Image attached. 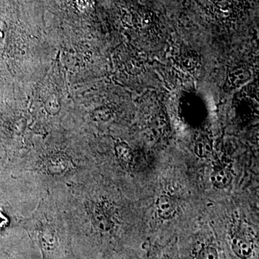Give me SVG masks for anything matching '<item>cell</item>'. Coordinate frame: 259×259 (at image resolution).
<instances>
[{
    "label": "cell",
    "instance_id": "cell-6",
    "mask_svg": "<svg viewBox=\"0 0 259 259\" xmlns=\"http://www.w3.org/2000/svg\"><path fill=\"white\" fill-rule=\"evenodd\" d=\"M116 153L117 156L124 161H128L131 159V149L125 144H120L116 146Z\"/></svg>",
    "mask_w": 259,
    "mask_h": 259
},
{
    "label": "cell",
    "instance_id": "cell-4",
    "mask_svg": "<svg viewBox=\"0 0 259 259\" xmlns=\"http://www.w3.org/2000/svg\"><path fill=\"white\" fill-rule=\"evenodd\" d=\"M194 153L199 158L209 157L212 153V145L207 139H199L194 146Z\"/></svg>",
    "mask_w": 259,
    "mask_h": 259
},
{
    "label": "cell",
    "instance_id": "cell-7",
    "mask_svg": "<svg viewBox=\"0 0 259 259\" xmlns=\"http://www.w3.org/2000/svg\"><path fill=\"white\" fill-rule=\"evenodd\" d=\"M161 259H171L168 255H164Z\"/></svg>",
    "mask_w": 259,
    "mask_h": 259
},
{
    "label": "cell",
    "instance_id": "cell-3",
    "mask_svg": "<svg viewBox=\"0 0 259 259\" xmlns=\"http://www.w3.org/2000/svg\"><path fill=\"white\" fill-rule=\"evenodd\" d=\"M210 180L215 188L223 190L231 185L233 176L231 172L226 168H217L211 174Z\"/></svg>",
    "mask_w": 259,
    "mask_h": 259
},
{
    "label": "cell",
    "instance_id": "cell-2",
    "mask_svg": "<svg viewBox=\"0 0 259 259\" xmlns=\"http://www.w3.org/2000/svg\"><path fill=\"white\" fill-rule=\"evenodd\" d=\"M231 247L233 253L241 259L250 258L253 253L251 243L241 237L232 238Z\"/></svg>",
    "mask_w": 259,
    "mask_h": 259
},
{
    "label": "cell",
    "instance_id": "cell-1",
    "mask_svg": "<svg viewBox=\"0 0 259 259\" xmlns=\"http://www.w3.org/2000/svg\"><path fill=\"white\" fill-rule=\"evenodd\" d=\"M156 210L158 216L163 220H170L176 213V204L175 201L167 195H161L156 202Z\"/></svg>",
    "mask_w": 259,
    "mask_h": 259
},
{
    "label": "cell",
    "instance_id": "cell-5",
    "mask_svg": "<svg viewBox=\"0 0 259 259\" xmlns=\"http://www.w3.org/2000/svg\"><path fill=\"white\" fill-rule=\"evenodd\" d=\"M198 259H219V254L214 247L206 246L199 251Z\"/></svg>",
    "mask_w": 259,
    "mask_h": 259
}]
</instances>
